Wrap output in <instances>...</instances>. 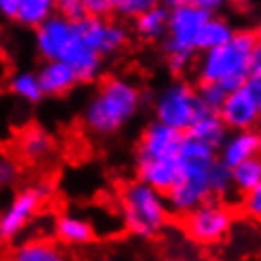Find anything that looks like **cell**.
<instances>
[{"label":"cell","mask_w":261,"mask_h":261,"mask_svg":"<svg viewBox=\"0 0 261 261\" xmlns=\"http://www.w3.org/2000/svg\"><path fill=\"white\" fill-rule=\"evenodd\" d=\"M186 138L199 142V144L213 148V151H219V146L224 144V140L228 138V128L217 113H206L188 128Z\"/></svg>","instance_id":"cell-21"},{"label":"cell","mask_w":261,"mask_h":261,"mask_svg":"<svg viewBox=\"0 0 261 261\" xmlns=\"http://www.w3.org/2000/svg\"><path fill=\"white\" fill-rule=\"evenodd\" d=\"M239 211L244 213L248 219L259 221L261 224V184L254 186L252 191L241 195L239 197Z\"/></svg>","instance_id":"cell-29"},{"label":"cell","mask_w":261,"mask_h":261,"mask_svg":"<svg viewBox=\"0 0 261 261\" xmlns=\"http://www.w3.org/2000/svg\"><path fill=\"white\" fill-rule=\"evenodd\" d=\"M9 261H71V259L58 241L34 237L18 244L11 250Z\"/></svg>","instance_id":"cell-19"},{"label":"cell","mask_w":261,"mask_h":261,"mask_svg":"<svg viewBox=\"0 0 261 261\" xmlns=\"http://www.w3.org/2000/svg\"><path fill=\"white\" fill-rule=\"evenodd\" d=\"M38 82H40V89L44 95L51 97H62L69 95L73 91L80 80L73 73V69L69 64H64L62 60H51V62H42V67L36 71Z\"/></svg>","instance_id":"cell-16"},{"label":"cell","mask_w":261,"mask_h":261,"mask_svg":"<svg viewBox=\"0 0 261 261\" xmlns=\"http://www.w3.org/2000/svg\"><path fill=\"white\" fill-rule=\"evenodd\" d=\"M184 133L175 128H168L160 122L146 124L140 135L138 151H135V162L142 160H177Z\"/></svg>","instance_id":"cell-10"},{"label":"cell","mask_w":261,"mask_h":261,"mask_svg":"<svg viewBox=\"0 0 261 261\" xmlns=\"http://www.w3.org/2000/svg\"><path fill=\"white\" fill-rule=\"evenodd\" d=\"M51 193H54V186L47 181L20 188L0 213V244L14 241L22 230H27V226L36 219V215L40 213L44 201L51 197Z\"/></svg>","instance_id":"cell-8"},{"label":"cell","mask_w":261,"mask_h":261,"mask_svg":"<svg viewBox=\"0 0 261 261\" xmlns=\"http://www.w3.org/2000/svg\"><path fill=\"white\" fill-rule=\"evenodd\" d=\"M195 3L211 16H217V11L224 9V3H221V0H195Z\"/></svg>","instance_id":"cell-35"},{"label":"cell","mask_w":261,"mask_h":261,"mask_svg":"<svg viewBox=\"0 0 261 261\" xmlns=\"http://www.w3.org/2000/svg\"><path fill=\"white\" fill-rule=\"evenodd\" d=\"M211 191H213V197H224V195L232 191L230 168H226L221 162H217L211 171Z\"/></svg>","instance_id":"cell-27"},{"label":"cell","mask_w":261,"mask_h":261,"mask_svg":"<svg viewBox=\"0 0 261 261\" xmlns=\"http://www.w3.org/2000/svg\"><path fill=\"white\" fill-rule=\"evenodd\" d=\"M232 34H234V27L230 24V20H226L224 16H211L204 22V27L199 29L197 40H195V51L206 54V51L224 47L232 38Z\"/></svg>","instance_id":"cell-22"},{"label":"cell","mask_w":261,"mask_h":261,"mask_svg":"<svg viewBox=\"0 0 261 261\" xmlns=\"http://www.w3.org/2000/svg\"><path fill=\"white\" fill-rule=\"evenodd\" d=\"M124 230L140 239H155L164 232L171 219L166 197L142 181H128L120 193Z\"/></svg>","instance_id":"cell-4"},{"label":"cell","mask_w":261,"mask_h":261,"mask_svg":"<svg viewBox=\"0 0 261 261\" xmlns=\"http://www.w3.org/2000/svg\"><path fill=\"white\" fill-rule=\"evenodd\" d=\"M195 89H197V97H199L201 107H204L208 113H219L228 91L224 87H219V84H213V82H199Z\"/></svg>","instance_id":"cell-26"},{"label":"cell","mask_w":261,"mask_h":261,"mask_svg":"<svg viewBox=\"0 0 261 261\" xmlns=\"http://www.w3.org/2000/svg\"><path fill=\"white\" fill-rule=\"evenodd\" d=\"M168 7V27L164 38V56L171 54H186L195 56V40H197L199 29L204 22L211 18L195 0H175V3H166Z\"/></svg>","instance_id":"cell-7"},{"label":"cell","mask_w":261,"mask_h":261,"mask_svg":"<svg viewBox=\"0 0 261 261\" xmlns=\"http://www.w3.org/2000/svg\"><path fill=\"white\" fill-rule=\"evenodd\" d=\"M217 115L221 117V122L226 124L228 133L257 128V124L261 122V111L257 104H254L250 93L246 91V87L230 91V93L226 95V100L221 104Z\"/></svg>","instance_id":"cell-11"},{"label":"cell","mask_w":261,"mask_h":261,"mask_svg":"<svg viewBox=\"0 0 261 261\" xmlns=\"http://www.w3.org/2000/svg\"><path fill=\"white\" fill-rule=\"evenodd\" d=\"M7 91L27 104H40L44 97L36 71H16L7 80Z\"/></svg>","instance_id":"cell-24"},{"label":"cell","mask_w":261,"mask_h":261,"mask_svg":"<svg viewBox=\"0 0 261 261\" xmlns=\"http://www.w3.org/2000/svg\"><path fill=\"white\" fill-rule=\"evenodd\" d=\"M56 148V140L40 124H29L16 135V151L24 162H42Z\"/></svg>","instance_id":"cell-17"},{"label":"cell","mask_w":261,"mask_h":261,"mask_svg":"<svg viewBox=\"0 0 261 261\" xmlns=\"http://www.w3.org/2000/svg\"><path fill=\"white\" fill-rule=\"evenodd\" d=\"M259 56L257 36L252 29H234L232 38L224 47L201 54L197 62L199 82H213L228 93L241 89L250 75V69Z\"/></svg>","instance_id":"cell-3"},{"label":"cell","mask_w":261,"mask_h":261,"mask_svg":"<svg viewBox=\"0 0 261 261\" xmlns=\"http://www.w3.org/2000/svg\"><path fill=\"white\" fill-rule=\"evenodd\" d=\"M254 158H261V130L257 128L228 133V138L217 151V160L226 168H234Z\"/></svg>","instance_id":"cell-13"},{"label":"cell","mask_w":261,"mask_h":261,"mask_svg":"<svg viewBox=\"0 0 261 261\" xmlns=\"http://www.w3.org/2000/svg\"><path fill=\"white\" fill-rule=\"evenodd\" d=\"M252 31H254V36H257V38H259V36H261V22L257 24V29H252Z\"/></svg>","instance_id":"cell-37"},{"label":"cell","mask_w":261,"mask_h":261,"mask_svg":"<svg viewBox=\"0 0 261 261\" xmlns=\"http://www.w3.org/2000/svg\"><path fill=\"white\" fill-rule=\"evenodd\" d=\"M71 38H73V24L64 20L62 16L54 14L47 22H42L34 31L36 54L42 58V62L60 60L67 44L71 42Z\"/></svg>","instance_id":"cell-12"},{"label":"cell","mask_w":261,"mask_h":261,"mask_svg":"<svg viewBox=\"0 0 261 261\" xmlns=\"http://www.w3.org/2000/svg\"><path fill=\"white\" fill-rule=\"evenodd\" d=\"M151 5V0H113V14L124 18V20H135Z\"/></svg>","instance_id":"cell-28"},{"label":"cell","mask_w":261,"mask_h":261,"mask_svg":"<svg viewBox=\"0 0 261 261\" xmlns=\"http://www.w3.org/2000/svg\"><path fill=\"white\" fill-rule=\"evenodd\" d=\"M60 60L73 69V73L77 75L80 82H95L97 77L102 75L104 58H100L93 49L87 47V44L75 36V29H73V38H71V42L67 44Z\"/></svg>","instance_id":"cell-14"},{"label":"cell","mask_w":261,"mask_h":261,"mask_svg":"<svg viewBox=\"0 0 261 261\" xmlns=\"http://www.w3.org/2000/svg\"><path fill=\"white\" fill-rule=\"evenodd\" d=\"M56 14V3L54 0H20L18 3V14L16 24L24 29H38L42 22H47Z\"/></svg>","instance_id":"cell-23"},{"label":"cell","mask_w":261,"mask_h":261,"mask_svg":"<svg viewBox=\"0 0 261 261\" xmlns=\"http://www.w3.org/2000/svg\"><path fill=\"white\" fill-rule=\"evenodd\" d=\"M135 168H138V181L162 195L171 191L179 177L177 160H142L135 162Z\"/></svg>","instance_id":"cell-18"},{"label":"cell","mask_w":261,"mask_h":261,"mask_svg":"<svg viewBox=\"0 0 261 261\" xmlns=\"http://www.w3.org/2000/svg\"><path fill=\"white\" fill-rule=\"evenodd\" d=\"M230 179H232V191H237L239 195L259 186L261 184V158L248 160L244 164L230 168Z\"/></svg>","instance_id":"cell-25"},{"label":"cell","mask_w":261,"mask_h":261,"mask_svg":"<svg viewBox=\"0 0 261 261\" xmlns=\"http://www.w3.org/2000/svg\"><path fill=\"white\" fill-rule=\"evenodd\" d=\"M244 87H246V91L250 93L254 104H257L259 111H261V56H257V60H254L252 69H250V75H248Z\"/></svg>","instance_id":"cell-32"},{"label":"cell","mask_w":261,"mask_h":261,"mask_svg":"<svg viewBox=\"0 0 261 261\" xmlns=\"http://www.w3.org/2000/svg\"><path fill=\"white\" fill-rule=\"evenodd\" d=\"M18 3H20V0H0V18L14 22L16 14H18Z\"/></svg>","instance_id":"cell-34"},{"label":"cell","mask_w":261,"mask_h":261,"mask_svg":"<svg viewBox=\"0 0 261 261\" xmlns=\"http://www.w3.org/2000/svg\"><path fill=\"white\" fill-rule=\"evenodd\" d=\"M20 177V168L11 158L0 153V191H5V188H11Z\"/></svg>","instance_id":"cell-31"},{"label":"cell","mask_w":261,"mask_h":261,"mask_svg":"<svg viewBox=\"0 0 261 261\" xmlns=\"http://www.w3.org/2000/svg\"><path fill=\"white\" fill-rule=\"evenodd\" d=\"M166 27H168V7L160 3H153L144 14L133 20V31L146 42L164 40Z\"/></svg>","instance_id":"cell-20"},{"label":"cell","mask_w":261,"mask_h":261,"mask_svg":"<svg viewBox=\"0 0 261 261\" xmlns=\"http://www.w3.org/2000/svg\"><path fill=\"white\" fill-rule=\"evenodd\" d=\"M97 261H122V259H117V257H113V254H109V257H102V259H97Z\"/></svg>","instance_id":"cell-36"},{"label":"cell","mask_w":261,"mask_h":261,"mask_svg":"<svg viewBox=\"0 0 261 261\" xmlns=\"http://www.w3.org/2000/svg\"><path fill=\"white\" fill-rule=\"evenodd\" d=\"M257 49H259V56H261V36L257 38Z\"/></svg>","instance_id":"cell-38"},{"label":"cell","mask_w":261,"mask_h":261,"mask_svg":"<svg viewBox=\"0 0 261 261\" xmlns=\"http://www.w3.org/2000/svg\"><path fill=\"white\" fill-rule=\"evenodd\" d=\"M153 113H155V122H160V124H164V126L175 128L186 135L188 128H191L199 117H204L208 111L201 107L195 84L186 82V80H175V82H168L166 87L155 95Z\"/></svg>","instance_id":"cell-5"},{"label":"cell","mask_w":261,"mask_h":261,"mask_svg":"<svg viewBox=\"0 0 261 261\" xmlns=\"http://www.w3.org/2000/svg\"><path fill=\"white\" fill-rule=\"evenodd\" d=\"M56 14L62 16L64 20H69L71 24H77L87 18L84 0H60V3H56Z\"/></svg>","instance_id":"cell-30"},{"label":"cell","mask_w":261,"mask_h":261,"mask_svg":"<svg viewBox=\"0 0 261 261\" xmlns=\"http://www.w3.org/2000/svg\"><path fill=\"white\" fill-rule=\"evenodd\" d=\"M75 36L80 40L91 47L100 58H109L115 56L126 47L128 42V29L124 27L122 22H115L107 18V20H100V18H84L77 24H73Z\"/></svg>","instance_id":"cell-9"},{"label":"cell","mask_w":261,"mask_h":261,"mask_svg":"<svg viewBox=\"0 0 261 261\" xmlns=\"http://www.w3.org/2000/svg\"><path fill=\"white\" fill-rule=\"evenodd\" d=\"M166 261H184V259H166Z\"/></svg>","instance_id":"cell-39"},{"label":"cell","mask_w":261,"mask_h":261,"mask_svg":"<svg viewBox=\"0 0 261 261\" xmlns=\"http://www.w3.org/2000/svg\"><path fill=\"white\" fill-rule=\"evenodd\" d=\"M217 162V151L184 135L177 153L179 177L175 186L164 195L171 215L184 217L204 201L215 199L211 191V171Z\"/></svg>","instance_id":"cell-2"},{"label":"cell","mask_w":261,"mask_h":261,"mask_svg":"<svg viewBox=\"0 0 261 261\" xmlns=\"http://www.w3.org/2000/svg\"><path fill=\"white\" fill-rule=\"evenodd\" d=\"M84 11H87V18L107 20L113 14V0H84Z\"/></svg>","instance_id":"cell-33"},{"label":"cell","mask_w":261,"mask_h":261,"mask_svg":"<svg viewBox=\"0 0 261 261\" xmlns=\"http://www.w3.org/2000/svg\"><path fill=\"white\" fill-rule=\"evenodd\" d=\"M144 95L133 80L109 75L100 82L93 97L82 111V122L95 135H113L140 113Z\"/></svg>","instance_id":"cell-1"},{"label":"cell","mask_w":261,"mask_h":261,"mask_svg":"<svg viewBox=\"0 0 261 261\" xmlns=\"http://www.w3.org/2000/svg\"><path fill=\"white\" fill-rule=\"evenodd\" d=\"M54 234L60 246L82 248L93 244L95 239V226L93 221L77 213H60L54 219Z\"/></svg>","instance_id":"cell-15"},{"label":"cell","mask_w":261,"mask_h":261,"mask_svg":"<svg viewBox=\"0 0 261 261\" xmlns=\"http://www.w3.org/2000/svg\"><path fill=\"white\" fill-rule=\"evenodd\" d=\"M234 226L232 208L219 199H208L195 211L181 217V228L186 237L197 246H217L221 244Z\"/></svg>","instance_id":"cell-6"}]
</instances>
